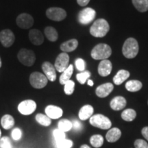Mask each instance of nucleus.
Here are the masks:
<instances>
[{"label": "nucleus", "instance_id": "obj_23", "mask_svg": "<svg viewBox=\"0 0 148 148\" xmlns=\"http://www.w3.org/2000/svg\"><path fill=\"white\" fill-rule=\"evenodd\" d=\"M73 66L72 65V64H69V66L67 67V69L64 70V71L62 73V74H61L60 79H59L60 84L64 85V84H65L67 81L70 80V79H71V77L72 76V74H73Z\"/></svg>", "mask_w": 148, "mask_h": 148}, {"label": "nucleus", "instance_id": "obj_22", "mask_svg": "<svg viewBox=\"0 0 148 148\" xmlns=\"http://www.w3.org/2000/svg\"><path fill=\"white\" fill-rule=\"evenodd\" d=\"M130 77V72L126 70L121 69L113 77V82L116 85H120Z\"/></svg>", "mask_w": 148, "mask_h": 148}, {"label": "nucleus", "instance_id": "obj_27", "mask_svg": "<svg viewBox=\"0 0 148 148\" xmlns=\"http://www.w3.org/2000/svg\"><path fill=\"white\" fill-rule=\"evenodd\" d=\"M132 3L139 12H144L148 10V0H132Z\"/></svg>", "mask_w": 148, "mask_h": 148}, {"label": "nucleus", "instance_id": "obj_44", "mask_svg": "<svg viewBox=\"0 0 148 148\" xmlns=\"http://www.w3.org/2000/svg\"><path fill=\"white\" fill-rule=\"evenodd\" d=\"M80 148H90L89 146H88L87 145H82L81 146Z\"/></svg>", "mask_w": 148, "mask_h": 148}, {"label": "nucleus", "instance_id": "obj_24", "mask_svg": "<svg viewBox=\"0 0 148 148\" xmlns=\"http://www.w3.org/2000/svg\"><path fill=\"white\" fill-rule=\"evenodd\" d=\"M143 84L138 80L132 79L130 80L125 84V88L130 92H136L141 89Z\"/></svg>", "mask_w": 148, "mask_h": 148}, {"label": "nucleus", "instance_id": "obj_11", "mask_svg": "<svg viewBox=\"0 0 148 148\" xmlns=\"http://www.w3.org/2000/svg\"><path fill=\"white\" fill-rule=\"evenodd\" d=\"M16 24L22 29H28L34 24V18L30 14L27 13H22L16 18Z\"/></svg>", "mask_w": 148, "mask_h": 148}, {"label": "nucleus", "instance_id": "obj_21", "mask_svg": "<svg viewBox=\"0 0 148 148\" xmlns=\"http://www.w3.org/2000/svg\"><path fill=\"white\" fill-rule=\"evenodd\" d=\"M121 130L117 127H113L110 129V130L107 132L106 135V138L110 143H114L118 140L121 137Z\"/></svg>", "mask_w": 148, "mask_h": 148}, {"label": "nucleus", "instance_id": "obj_5", "mask_svg": "<svg viewBox=\"0 0 148 148\" xmlns=\"http://www.w3.org/2000/svg\"><path fill=\"white\" fill-rule=\"evenodd\" d=\"M90 123L92 126L103 130L110 129L112 125L110 120L106 116L101 114H97L90 118Z\"/></svg>", "mask_w": 148, "mask_h": 148}, {"label": "nucleus", "instance_id": "obj_29", "mask_svg": "<svg viewBox=\"0 0 148 148\" xmlns=\"http://www.w3.org/2000/svg\"><path fill=\"white\" fill-rule=\"evenodd\" d=\"M36 120L39 124L43 125V126H49L51 123V120L49 116L41 113L36 114Z\"/></svg>", "mask_w": 148, "mask_h": 148}, {"label": "nucleus", "instance_id": "obj_18", "mask_svg": "<svg viewBox=\"0 0 148 148\" xmlns=\"http://www.w3.org/2000/svg\"><path fill=\"white\" fill-rule=\"evenodd\" d=\"M126 99L121 96L114 97L110 103V108L114 110H120L126 106Z\"/></svg>", "mask_w": 148, "mask_h": 148}, {"label": "nucleus", "instance_id": "obj_40", "mask_svg": "<svg viewBox=\"0 0 148 148\" xmlns=\"http://www.w3.org/2000/svg\"><path fill=\"white\" fill-rule=\"evenodd\" d=\"M72 125H73V127L75 130L79 131L82 128V125L81 124V123L77 120H74V121H72Z\"/></svg>", "mask_w": 148, "mask_h": 148}, {"label": "nucleus", "instance_id": "obj_7", "mask_svg": "<svg viewBox=\"0 0 148 148\" xmlns=\"http://www.w3.org/2000/svg\"><path fill=\"white\" fill-rule=\"evenodd\" d=\"M96 12L91 8H86L79 12L77 19L79 23L82 25H87L93 21L95 17Z\"/></svg>", "mask_w": 148, "mask_h": 148}, {"label": "nucleus", "instance_id": "obj_38", "mask_svg": "<svg viewBox=\"0 0 148 148\" xmlns=\"http://www.w3.org/2000/svg\"><path fill=\"white\" fill-rule=\"evenodd\" d=\"M22 136V132L19 128H14L12 132V137L14 140H18L21 139Z\"/></svg>", "mask_w": 148, "mask_h": 148}, {"label": "nucleus", "instance_id": "obj_30", "mask_svg": "<svg viewBox=\"0 0 148 148\" xmlns=\"http://www.w3.org/2000/svg\"><path fill=\"white\" fill-rule=\"evenodd\" d=\"M90 143L92 146L95 148H99L102 146L103 143V138L101 135L96 134L92 136L90 138Z\"/></svg>", "mask_w": 148, "mask_h": 148}, {"label": "nucleus", "instance_id": "obj_46", "mask_svg": "<svg viewBox=\"0 0 148 148\" xmlns=\"http://www.w3.org/2000/svg\"><path fill=\"white\" fill-rule=\"evenodd\" d=\"M1 130H0V138H1Z\"/></svg>", "mask_w": 148, "mask_h": 148}, {"label": "nucleus", "instance_id": "obj_42", "mask_svg": "<svg viewBox=\"0 0 148 148\" xmlns=\"http://www.w3.org/2000/svg\"><path fill=\"white\" fill-rule=\"evenodd\" d=\"M90 0H77V2L80 6H85L89 3Z\"/></svg>", "mask_w": 148, "mask_h": 148}, {"label": "nucleus", "instance_id": "obj_16", "mask_svg": "<svg viewBox=\"0 0 148 148\" xmlns=\"http://www.w3.org/2000/svg\"><path fill=\"white\" fill-rule=\"evenodd\" d=\"M45 113L46 115L49 116L50 119H57L62 116L63 111L60 107L49 105L45 108Z\"/></svg>", "mask_w": 148, "mask_h": 148}, {"label": "nucleus", "instance_id": "obj_9", "mask_svg": "<svg viewBox=\"0 0 148 148\" xmlns=\"http://www.w3.org/2000/svg\"><path fill=\"white\" fill-rule=\"evenodd\" d=\"M36 108V103L32 99H27L21 101L18 106V110L23 115H29L34 112Z\"/></svg>", "mask_w": 148, "mask_h": 148}, {"label": "nucleus", "instance_id": "obj_15", "mask_svg": "<svg viewBox=\"0 0 148 148\" xmlns=\"http://www.w3.org/2000/svg\"><path fill=\"white\" fill-rule=\"evenodd\" d=\"M114 86L111 83H105L99 86L96 88L95 93L99 97H106L112 91Z\"/></svg>", "mask_w": 148, "mask_h": 148}, {"label": "nucleus", "instance_id": "obj_12", "mask_svg": "<svg viewBox=\"0 0 148 148\" xmlns=\"http://www.w3.org/2000/svg\"><path fill=\"white\" fill-rule=\"evenodd\" d=\"M15 36L10 29H3L0 32V41L3 47H9L14 43Z\"/></svg>", "mask_w": 148, "mask_h": 148}, {"label": "nucleus", "instance_id": "obj_36", "mask_svg": "<svg viewBox=\"0 0 148 148\" xmlns=\"http://www.w3.org/2000/svg\"><path fill=\"white\" fill-rule=\"evenodd\" d=\"M0 148H12L10 138L7 136L0 138Z\"/></svg>", "mask_w": 148, "mask_h": 148}, {"label": "nucleus", "instance_id": "obj_10", "mask_svg": "<svg viewBox=\"0 0 148 148\" xmlns=\"http://www.w3.org/2000/svg\"><path fill=\"white\" fill-rule=\"evenodd\" d=\"M69 56L67 53L63 52L61 53L57 56L56 59L54 66L57 71L62 73L64 70L67 69L69 66Z\"/></svg>", "mask_w": 148, "mask_h": 148}, {"label": "nucleus", "instance_id": "obj_3", "mask_svg": "<svg viewBox=\"0 0 148 148\" xmlns=\"http://www.w3.org/2000/svg\"><path fill=\"white\" fill-rule=\"evenodd\" d=\"M112 50L109 45L104 43L98 44L92 49L91 57L95 60H106L111 56Z\"/></svg>", "mask_w": 148, "mask_h": 148}, {"label": "nucleus", "instance_id": "obj_1", "mask_svg": "<svg viewBox=\"0 0 148 148\" xmlns=\"http://www.w3.org/2000/svg\"><path fill=\"white\" fill-rule=\"evenodd\" d=\"M110 29L108 21L103 18H99L92 23L90 28V33L92 36L101 38L105 36Z\"/></svg>", "mask_w": 148, "mask_h": 148}, {"label": "nucleus", "instance_id": "obj_19", "mask_svg": "<svg viewBox=\"0 0 148 148\" xmlns=\"http://www.w3.org/2000/svg\"><path fill=\"white\" fill-rule=\"evenodd\" d=\"M78 46V41L76 39H71L64 42L60 45V49L63 52H71L76 49Z\"/></svg>", "mask_w": 148, "mask_h": 148}, {"label": "nucleus", "instance_id": "obj_14", "mask_svg": "<svg viewBox=\"0 0 148 148\" xmlns=\"http://www.w3.org/2000/svg\"><path fill=\"white\" fill-rule=\"evenodd\" d=\"M112 65L110 60H103L98 66V73L102 77L108 76L112 71Z\"/></svg>", "mask_w": 148, "mask_h": 148}, {"label": "nucleus", "instance_id": "obj_47", "mask_svg": "<svg viewBox=\"0 0 148 148\" xmlns=\"http://www.w3.org/2000/svg\"><path fill=\"white\" fill-rule=\"evenodd\" d=\"M147 103H148V102H147Z\"/></svg>", "mask_w": 148, "mask_h": 148}, {"label": "nucleus", "instance_id": "obj_35", "mask_svg": "<svg viewBox=\"0 0 148 148\" xmlns=\"http://www.w3.org/2000/svg\"><path fill=\"white\" fill-rule=\"evenodd\" d=\"M72 145H73L72 140L66 139V138L56 143L57 148H71Z\"/></svg>", "mask_w": 148, "mask_h": 148}, {"label": "nucleus", "instance_id": "obj_13", "mask_svg": "<svg viewBox=\"0 0 148 148\" xmlns=\"http://www.w3.org/2000/svg\"><path fill=\"white\" fill-rule=\"evenodd\" d=\"M42 70L48 80L54 82L56 79V72L55 66L51 62H45L42 64Z\"/></svg>", "mask_w": 148, "mask_h": 148}, {"label": "nucleus", "instance_id": "obj_41", "mask_svg": "<svg viewBox=\"0 0 148 148\" xmlns=\"http://www.w3.org/2000/svg\"><path fill=\"white\" fill-rule=\"evenodd\" d=\"M141 133L146 140H148V127H144L141 130Z\"/></svg>", "mask_w": 148, "mask_h": 148}, {"label": "nucleus", "instance_id": "obj_33", "mask_svg": "<svg viewBox=\"0 0 148 148\" xmlns=\"http://www.w3.org/2000/svg\"><path fill=\"white\" fill-rule=\"evenodd\" d=\"M74 89H75V82H74L73 81H72L70 79V80L67 81V82L64 84V90L66 95H72L74 91Z\"/></svg>", "mask_w": 148, "mask_h": 148}, {"label": "nucleus", "instance_id": "obj_43", "mask_svg": "<svg viewBox=\"0 0 148 148\" xmlns=\"http://www.w3.org/2000/svg\"><path fill=\"white\" fill-rule=\"evenodd\" d=\"M87 84L89 85L90 86H93L94 83H93V82H92V80H91V79H88Z\"/></svg>", "mask_w": 148, "mask_h": 148}, {"label": "nucleus", "instance_id": "obj_34", "mask_svg": "<svg viewBox=\"0 0 148 148\" xmlns=\"http://www.w3.org/2000/svg\"><path fill=\"white\" fill-rule=\"evenodd\" d=\"M53 136L56 140V143H59L61 140L65 139V132L60 130L59 129H56L53 131Z\"/></svg>", "mask_w": 148, "mask_h": 148}, {"label": "nucleus", "instance_id": "obj_6", "mask_svg": "<svg viewBox=\"0 0 148 148\" xmlns=\"http://www.w3.org/2000/svg\"><path fill=\"white\" fill-rule=\"evenodd\" d=\"M48 79L45 75L40 72H34L29 76V83L31 86L35 88H44L47 85Z\"/></svg>", "mask_w": 148, "mask_h": 148}, {"label": "nucleus", "instance_id": "obj_20", "mask_svg": "<svg viewBox=\"0 0 148 148\" xmlns=\"http://www.w3.org/2000/svg\"><path fill=\"white\" fill-rule=\"evenodd\" d=\"M94 112V109L90 105H85L80 108L79 111V118L81 120H85L89 119L92 115Z\"/></svg>", "mask_w": 148, "mask_h": 148}, {"label": "nucleus", "instance_id": "obj_32", "mask_svg": "<svg viewBox=\"0 0 148 148\" xmlns=\"http://www.w3.org/2000/svg\"><path fill=\"white\" fill-rule=\"evenodd\" d=\"M90 76V73L88 71H84L80 73H77L76 75L77 80L78 81L79 83L81 84H84L86 83L87 79L89 78Z\"/></svg>", "mask_w": 148, "mask_h": 148}, {"label": "nucleus", "instance_id": "obj_39", "mask_svg": "<svg viewBox=\"0 0 148 148\" xmlns=\"http://www.w3.org/2000/svg\"><path fill=\"white\" fill-rule=\"evenodd\" d=\"M135 148H148V144L146 141L142 139H137L134 142Z\"/></svg>", "mask_w": 148, "mask_h": 148}, {"label": "nucleus", "instance_id": "obj_8", "mask_svg": "<svg viewBox=\"0 0 148 148\" xmlns=\"http://www.w3.org/2000/svg\"><path fill=\"white\" fill-rule=\"evenodd\" d=\"M46 16L48 18L55 21H61L66 16V12L64 9L57 7L48 8L46 11Z\"/></svg>", "mask_w": 148, "mask_h": 148}, {"label": "nucleus", "instance_id": "obj_45", "mask_svg": "<svg viewBox=\"0 0 148 148\" xmlns=\"http://www.w3.org/2000/svg\"><path fill=\"white\" fill-rule=\"evenodd\" d=\"M1 64H2V63H1V58H0V67H1Z\"/></svg>", "mask_w": 148, "mask_h": 148}, {"label": "nucleus", "instance_id": "obj_26", "mask_svg": "<svg viewBox=\"0 0 148 148\" xmlns=\"http://www.w3.org/2000/svg\"><path fill=\"white\" fill-rule=\"evenodd\" d=\"M44 32H45V36L47 37V39L50 40V41L55 42L58 39V34L54 27L51 26L46 27L45 30H44Z\"/></svg>", "mask_w": 148, "mask_h": 148}, {"label": "nucleus", "instance_id": "obj_25", "mask_svg": "<svg viewBox=\"0 0 148 148\" xmlns=\"http://www.w3.org/2000/svg\"><path fill=\"white\" fill-rule=\"evenodd\" d=\"M1 124L3 128L9 130L12 128L14 125V119L13 116L10 114H5L1 119Z\"/></svg>", "mask_w": 148, "mask_h": 148}, {"label": "nucleus", "instance_id": "obj_28", "mask_svg": "<svg viewBox=\"0 0 148 148\" xmlns=\"http://www.w3.org/2000/svg\"><path fill=\"white\" fill-rule=\"evenodd\" d=\"M136 112L133 109L128 108L123 110L121 113V118L124 121H132L136 118Z\"/></svg>", "mask_w": 148, "mask_h": 148}, {"label": "nucleus", "instance_id": "obj_2", "mask_svg": "<svg viewBox=\"0 0 148 148\" xmlns=\"http://www.w3.org/2000/svg\"><path fill=\"white\" fill-rule=\"evenodd\" d=\"M122 52L125 58L131 59L136 56L138 53V44L134 38H128L122 48Z\"/></svg>", "mask_w": 148, "mask_h": 148}, {"label": "nucleus", "instance_id": "obj_4", "mask_svg": "<svg viewBox=\"0 0 148 148\" xmlns=\"http://www.w3.org/2000/svg\"><path fill=\"white\" fill-rule=\"evenodd\" d=\"M17 58L21 64L27 66H32L36 60V56L34 51L27 49H21L18 51Z\"/></svg>", "mask_w": 148, "mask_h": 148}, {"label": "nucleus", "instance_id": "obj_37", "mask_svg": "<svg viewBox=\"0 0 148 148\" xmlns=\"http://www.w3.org/2000/svg\"><path fill=\"white\" fill-rule=\"evenodd\" d=\"M75 66H76L77 69L78 71L82 72L84 71L85 67H86V64H85L84 60L82 58H77L76 60H75Z\"/></svg>", "mask_w": 148, "mask_h": 148}, {"label": "nucleus", "instance_id": "obj_31", "mask_svg": "<svg viewBox=\"0 0 148 148\" xmlns=\"http://www.w3.org/2000/svg\"><path fill=\"white\" fill-rule=\"evenodd\" d=\"M72 127H73L72 122L68 119H61L58 122V129L63 131L64 132L69 131L72 128Z\"/></svg>", "mask_w": 148, "mask_h": 148}, {"label": "nucleus", "instance_id": "obj_17", "mask_svg": "<svg viewBox=\"0 0 148 148\" xmlns=\"http://www.w3.org/2000/svg\"><path fill=\"white\" fill-rule=\"evenodd\" d=\"M29 38L31 42L35 45H40L44 41V36L39 29H33L29 31Z\"/></svg>", "mask_w": 148, "mask_h": 148}]
</instances>
